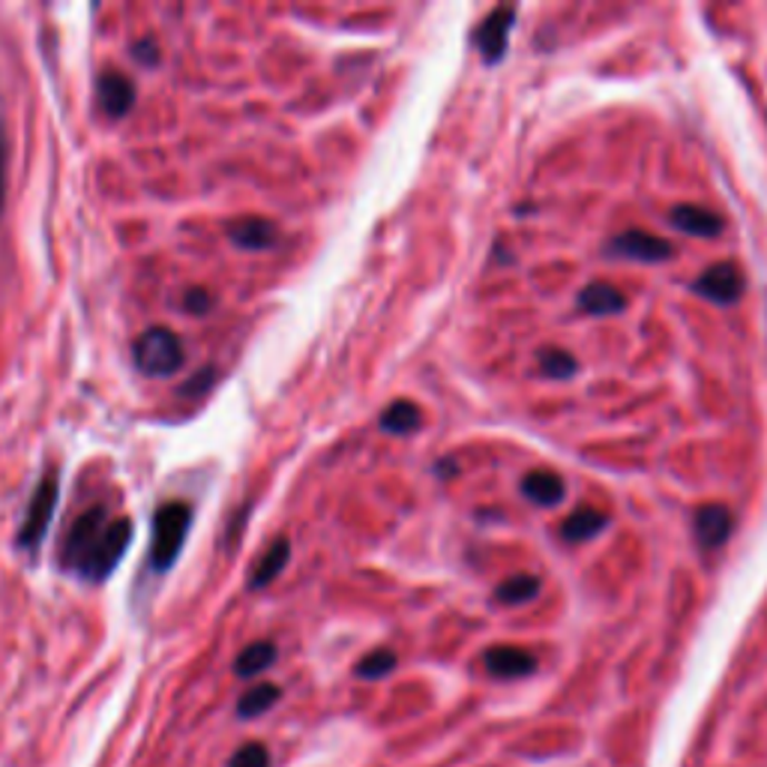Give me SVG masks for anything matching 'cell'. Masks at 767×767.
<instances>
[{
	"label": "cell",
	"instance_id": "obj_17",
	"mask_svg": "<svg viewBox=\"0 0 767 767\" xmlns=\"http://www.w3.org/2000/svg\"><path fill=\"white\" fill-rule=\"evenodd\" d=\"M540 588H543V582H540L537 576L515 573L498 584L495 600L501 602V606H522V602L534 600L537 593H540Z\"/></svg>",
	"mask_w": 767,
	"mask_h": 767
},
{
	"label": "cell",
	"instance_id": "obj_24",
	"mask_svg": "<svg viewBox=\"0 0 767 767\" xmlns=\"http://www.w3.org/2000/svg\"><path fill=\"white\" fill-rule=\"evenodd\" d=\"M186 309L189 312H207V306H210V297H207L205 292H193L186 294Z\"/></svg>",
	"mask_w": 767,
	"mask_h": 767
},
{
	"label": "cell",
	"instance_id": "obj_25",
	"mask_svg": "<svg viewBox=\"0 0 767 767\" xmlns=\"http://www.w3.org/2000/svg\"><path fill=\"white\" fill-rule=\"evenodd\" d=\"M3 175H7V145H3V129H0V207H3Z\"/></svg>",
	"mask_w": 767,
	"mask_h": 767
},
{
	"label": "cell",
	"instance_id": "obj_14",
	"mask_svg": "<svg viewBox=\"0 0 767 767\" xmlns=\"http://www.w3.org/2000/svg\"><path fill=\"white\" fill-rule=\"evenodd\" d=\"M576 303L588 315H614V312H623L627 297L614 285H609V282H591V285H584L582 292H579Z\"/></svg>",
	"mask_w": 767,
	"mask_h": 767
},
{
	"label": "cell",
	"instance_id": "obj_9",
	"mask_svg": "<svg viewBox=\"0 0 767 767\" xmlns=\"http://www.w3.org/2000/svg\"><path fill=\"white\" fill-rule=\"evenodd\" d=\"M669 223L684 234H692V237H719L726 232V219L708 207L701 205H678L671 207Z\"/></svg>",
	"mask_w": 767,
	"mask_h": 767
},
{
	"label": "cell",
	"instance_id": "obj_19",
	"mask_svg": "<svg viewBox=\"0 0 767 767\" xmlns=\"http://www.w3.org/2000/svg\"><path fill=\"white\" fill-rule=\"evenodd\" d=\"M537 366H540V372H543L545 378L567 381L579 372V360H576L570 351L549 345V348H540V354H537Z\"/></svg>",
	"mask_w": 767,
	"mask_h": 767
},
{
	"label": "cell",
	"instance_id": "obj_6",
	"mask_svg": "<svg viewBox=\"0 0 767 767\" xmlns=\"http://www.w3.org/2000/svg\"><path fill=\"white\" fill-rule=\"evenodd\" d=\"M609 253L623 258H639V262H666L675 255V246L651 232H621L609 244Z\"/></svg>",
	"mask_w": 767,
	"mask_h": 767
},
{
	"label": "cell",
	"instance_id": "obj_4",
	"mask_svg": "<svg viewBox=\"0 0 767 767\" xmlns=\"http://www.w3.org/2000/svg\"><path fill=\"white\" fill-rule=\"evenodd\" d=\"M58 476H42V483H39V489L33 492V498H30L28 515H24V522H21L19 545H24V549H37V545L42 543V537H46V531H49L51 524V515H55V507H58Z\"/></svg>",
	"mask_w": 767,
	"mask_h": 767
},
{
	"label": "cell",
	"instance_id": "obj_16",
	"mask_svg": "<svg viewBox=\"0 0 767 767\" xmlns=\"http://www.w3.org/2000/svg\"><path fill=\"white\" fill-rule=\"evenodd\" d=\"M420 423H423V414H420V409L411 399H396V402H390L387 409H384V414H381V429L390 432V435H411Z\"/></svg>",
	"mask_w": 767,
	"mask_h": 767
},
{
	"label": "cell",
	"instance_id": "obj_21",
	"mask_svg": "<svg viewBox=\"0 0 767 767\" xmlns=\"http://www.w3.org/2000/svg\"><path fill=\"white\" fill-rule=\"evenodd\" d=\"M282 690L276 687V684H255L253 690H246V696L240 699V705H237V714L244 719H253V717H262L264 710H271L276 701H279Z\"/></svg>",
	"mask_w": 767,
	"mask_h": 767
},
{
	"label": "cell",
	"instance_id": "obj_20",
	"mask_svg": "<svg viewBox=\"0 0 767 767\" xmlns=\"http://www.w3.org/2000/svg\"><path fill=\"white\" fill-rule=\"evenodd\" d=\"M273 660H276V648H273V641H253V645H249V648L237 657L234 671H237L240 678H255V675H262L264 669H271Z\"/></svg>",
	"mask_w": 767,
	"mask_h": 767
},
{
	"label": "cell",
	"instance_id": "obj_2",
	"mask_svg": "<svg viewBox=\"0 0 767 767\" xmlns=\"http://www.w3.org/2000/svg\"><path fill=\"white\" fill-rule=\"evenodd\" d=\"M189 522H193V510L184 501H171V504L159 507V513L154 519V543H150L154 570L166 573L168 567L177 561V554L186 543V534H189Z\"/></svg>",
	"mask_w": 767,
	"mask_h": 767
},
{
	"label": "cell",
	"instance_id": "obj_5",
	"mask_svg": "<svg viewBox=\"0 0 767 767\" xmlns=\"http://www.w3.org/2000/svg\"><path fill=\"white\" fill-rule=\"evenodd\" d=\"M744 271H740L735 262H719L714 267L701 273L699 279L692 282V292L699 297H708L710 303H719V306H729V303H738L740 294H744Z\"/></svg>",
	"mask_w": 767,
	"mask_h": 767
},
{
	"label": "cell",
	"instance_id": "obj_1",
	"mask_svg": "<svg viewBox=\"0 0 767 767\" xmlns=\"http://www.w3.org/2000/svg\"><path fill=\"white\" fill-rule=\"evenodd\" d=\"M129 543H132V522L117 519L102 507H94L72 524L63 543V567L88 582H102L120 563Z\"/></svg>",
	"mask_w": 767,
	"mask_h": 767
},
{
	"label": "cell",
	"instance_id": "obj_3",
	"mask_svg": "<svg viewBox=\"0 0 767 767\" xmlns=\"http://www.w3.org/2000/svg\"><path fill=\"white\" fill-rule=\"evenodd\" d=\"M132 360L150 378H168L184 366V345L168 327H150L136 340Z\"/></svg>",
	"mask_w": 767,
	"mask_h": 767
},
{
	"label": "cell",
	"instance_id": "obj_18",
	"mask_svg": "<svg viewBox=\"0 0 767 767\" xmlns=\"http://www.w3.org/2000/svg\"><path fill=\"white\" fill-rule=\"evenodd\" d=\"M288 554H292V545H288V540H276V543L264 552V558L258 563H255L253 570V579H249V584L253 588H264V584H271L276 576L285 570V563H288Z\"/></svg>",
	"mask_w": 767,
	"mask_h": 767
},
{
	"label": "cell",
	"instance_id": "obj_13",
	"mask_svg": "<svg viewBox=\"0 0 767 767\" xmlns=\"http://www.w3.org/2000/svg\"><path fill=\"white\" fill-rule=\"evenodd\" d=\"M731 534V513L722 504H705L696 513V537L705 549H717L729 540Z\"/></svg>",
	"mask_w": 767,
	"mask_h": 767
},
{
	"label": "cell",
	"instance_id": "obj_15",
	"mask_svg": "<svg viewBox=\"0 0 767 767\" xmlns=\"http://www.w3.org/2000/svg\"><path fill=\"white\" fill-rule=\"evenodd\" d=\"M228 237L240 249H267V246L276 244V225L267 223V219H258V216H249V219H240L228 228Z\"/></svg>",
	"mask_w": 767,
	"mask_h": 767
},
{
	"label": "cell",
	"instance_id": "obj_7",
	"mask_svg": "<svg viewBox=\"0 0 767 767\" xmlns=\"http://www.w3.org/2000/svg\"><path fill=\"white\" fill-rule=\"evenodd\" d=\"M483 666H486L492 678L515 680L534 675L537 657L531 651H524V648H515V645H498V648L483 653Z\"/></svg>",
	"mask_w": 767,
	"mask_h": 767
},
{
	"label": "cell",
	"instance_id": "obj_11",
	"mask_svg": "<svg viewBox=\"0 0 767 767\" xmlns=\"http://www.w3.org/2000/svg\"><path fill=\"white\" fill-rule=\"evenodd\" d=\"M99 106L108 117H124L136 102V85L120 72H106L99 78Z\"/></svg>",
	"mask_w": 767,
	"mask_h": 767
},
{
	"label": "cell",
	"instance_id": "obj_10",
	"mask_svg": "<svg viewBox=\"0 0 767 767\" xmlns=\"http://www.w3.org/2000/svg\"><path fill=\"white\" fill-rule=\"evenodd\" d=\"M522 495L531 501V504L540 507H554L561 504L563 495H567V486H563L561 474H554L549 468H534L522 476Z\"/></svg>",
	"mask_w": 767,
	"mask_h": 767
},
{
	"label": "cell",
	"instance_id": "obj_8",
	"mask_svg": "<svg viewBox=\"0 0 767 767\" xmlns=\"http://www.w3.org/2000/svg\"><path fill=\"white\" fill-rule=\"evenodd\" d=\"M513 21H515L513 7H498V10L492 12L483 24H480V30L474 33V42L486 63L501 60V55H504V49H507V39H510V30H513Z\"/></svg>",
	"mask_w": 767,
	"mask_h": 767
},
{
	"label": "cell",
	"instance_id": "obj_22",
	"mask_svg": "<svg viewBox=\"0 0 767 767\" xmlns=\"http://www.w3.org/2000/svg\"><path fill=\"white\" fill-rule=\"evenodd\" d=\"M396 653L387 651V648H378V651L366 653L363 660L357 662V675L360 678L366 680H378V678H387L390 671L396 669Z\"/></svg>",
	"mask_w": 767,
	"mask_h": 767
},
{
	"label": "cell",
	"instance_id": "obj_23",
	"mask_svg": "<svg viewBox=\"0 0 767 767\" xmlns=\"http://www.w3.org/2000/svg\"><path fill=\"white\" fill-rule=\"evenodd\" d=\"M228 767H271V753L264 744H246L234 753Z\"/></svg>",
	"mask_w": 767,
	"mask_h": 767
},
{
	"label": "cell",
	"instance_id": "obj_12",
	"mask_svg": "<svg viewBox=\"0 0 767 767\" xmlns=\"http://www.w3.org/2000/svg\"><path fill=\"white\" fill-rule=\"evenodd\" d=\"M609 528V515L597 510V507H579L561 522V537L567 543H588L593 537H600Z\"/></svg>",
	"mask_w": 767,
	"mask_h": 767
}]
</instances>
